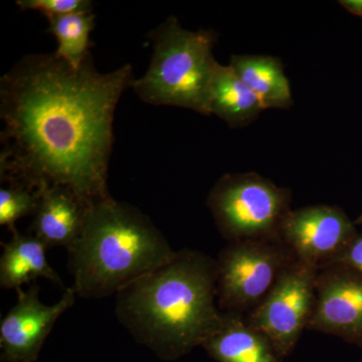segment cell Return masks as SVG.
<instances>
[{"label":"cell","instance_id":"cell-1","mask_svg":"<svg viewBox=\"0 0 362 362\" xmlns=\"http://www.w3.org/2000/svg\"><path fill=\"white\" fill-rule=\"evenodd\" d=\"M134 81L131 65L100 73L90 52L78 69L54 52L23 57L0 78L2 182L66 187L90 206L110 199L114 116Z\"/></svg>","mask_w":362,"mask_h":362},{"label":"cell","instance_id":"cell-2","mask_svg":"<svg viewBox=\"0 0 362 362\" xmlns=\"http://www.w3.org/2000/svg\"><path fill=\"white\" fill-rule=\"evenodd\" d=\"M116 315L132 337L166 361L202 346L218 329L216 262L183 249L116 295Z\"/></svg>","mask_w":362,"mask_h":362},{"label":"cell","instance_id":"cell-3","mask_svg":"<svg viewBox=\"0 0 362 362\" xmlns=\"http://www.w3.org/2000/svg\"><path fill=\"white\" fill-rule=\"evenodd\" d=\"M68 252L77 296L102 299L168 263L176 252L146 214L110 197L90 206Z\"/></svg>","mask_w":362,"mask_h":362},{"label":"cell","instance_id":"cell-4","mask_svg":"<svg viewBox=\"0 0 362 362\" xmlns=\"http://www.w3.org/2000/svg\"><path fill=\"white\" fill-rule=\"evenodd\" d=\"M148 37L153 45L146 73L135 78L132 89L145 103L173 106L211 116L209 87L218 62L213 49V30H185L175 16H169Z\"/></svg>","mask_w":362,"mask_h":362},{"label":"cell","instance_id":"cell-5","mask_svg":"<svg viewBox=\"0 0 362 362\" xmlns=\"http://www.w3.org/2000/svg\"><path fill=\"white\" fill-rule=\"evenodd\" d=\"M207 206L228 242L280 239L291 209V192L255 173L226 175L209 192Z\"/></svg>","mask_w":362,"mask_h":362},{"label":"cell","instance_id":"cell-6","mask_svg":"<svg viewBox=\"0 0 362 362\" xmlns=\"http://www.w3.org/2000/svg\"><path fill=\"white\" fill-rule=\"evenodd\" d=\"M295 259L281 239L228 243L216 259L218 309L247 315Z\"/></svg>","mask_w":362,"mask_h":362},{"label":"cell","instance_id":"cell-7","mask_svg":"<svg viewBox=\"0 0 362 362\" xmlns=\"http://www.w3.org/2000/svg\"><path fill=\"white\" fill-rule=\"evenodd\" d=\"M317 274L318 269L295 259L265 299L246 315L247 322L264 333L284 359L294 351L310 323L316 303Z\"/></svg>","mask_w":362,"mask_h":362},{"label":"cell","instance_id":"cell-8","mask_svg":"<svg viewBox=\"0 0 362 362\" xmlns=\"http://www.w3.org/2000/svg\"><path fill=\"white\" fill-rule=\"evenodd\" d=\"M357 233L340 207L318 204L290 211L281 226L280 239L298 261L319 270L334 262Z\"/></svg>","mask_w":362,"mask_h":362},{"label":"cell","instance_id":"cell-9","mask_svg":"<svg viewBox=\"0 0 362 362\" xmlns=\"http://www.w3.org/2000/svg\"><path fill=\"white\" fill-rule=\"evenodd\" d=\"M308 330L339 337L362 349V276L332 264L319 269L316 303Z\"/></svg>","mask_w":362,"mask_h":362},{"label":"cell","instance_id":"cell-10","mask_svg":"<svg viewBox=\"0 0 362 362\" xmlns=\"http://www.w3.org/2000/svg\"><path fill=\"white\" fill-rule=\"evenodd\" d=\"M18 302L0 323L2 361L33 362L59 320L75 303L73 288L65 290L58 303L45 305L40 300V287L33 283L28 291L16 290Z\"/></svg>","mask_w":362,"mask_h":362},{"label":"cell","instance_id":"cell-11","mask_svg":"<svg viewBox=\"0 0 362 362\" xmlns=\"http://www.w3.org/2000/svg\"><path fill=\"white\" fill-rule=\"evenodd\" d=\"M89 209V204L69 188H40L39 204L33 214V235L47 249L64 247L69 252L82 235Z\"/></svg>","mask_w":362,"mask_h":362},{"label":"cell","instance_id":"cell-12","mask_svg":"<svg viewBox=\"0 0 362 362\" xmlns=\"http://www.w3.org/2000/svg\"><path fill=\"white\" fill-rule=\"evenodd\" d=\"M216 362H286L245 314L223 312L218 329L202 346Z\"/></svg>","mask_w":362,"mask_h":362},{"label":"cell","instance_id":"cell-13","mask_svg":"<svg viewBox=\"0 0 362 362\" xmlns=\"http://www.w3.org/2000/svg\"><path fill=\"white\" fill-rule=\"evenodd\" d=\"M9 242L2 243L0 258V286L16 289L37 278H45L64 288L58 274L49 266L47 249L42 240L33 235H23L18 228L11 232Z\"/></svg>","mask_w":362,"mask_h":362},{"label":"cell","instance_id":"cell-14","mask_svg":"<svg viewBox=\"0 0 362 362\" xmlns=\"http://www.w3.org/2000/svg\"><path fill=\"white\" fill-rule=\"evenodd\" d=\"M209 110L230 127L252 122L264 110L257 95L230 66L216 64L209 87Z\"/></svg>","mask_w":362,"mask_h":362},{"label":"cell","instance_id":"cell-15","mask_svg":"<svg viewBox=\"0 0 362 362\" xmlns=\"http://www.w3.org/2000/svg\"><path fill=\"white\" fill-rule=\"evenodd\" d=\"M230 68L257 95L267 109H288L292 106L291 88L282 62L270 56L235 54Z\"/></svg>","mask_w":362,"mask_h":362},{"label":"cell","instance_id":"cell-16","mask_svg":"<svg viewBox=\"0 0 362 362\" xmlns=\"http://www.w3.org/2000/svg\"><path fill=\"white\" fill-rule=\"evenodd\" d=\"M47 20L49 23L47 32L58 40L56 56L73 68H80L90 52V35L95 28V14L75 13L52 16Z\"/></svg>","mask_w":362,"mask_h":362},{"label":"cell","instance_id":"cell-17","mask_svg":"<svg viewBox=\"0 0 362 362\" xmlns=\"http://www.w3.org/2000/svg\"><path fill=\"white\" fill-rule=\"evenodd\" d=\"M6 182L7 187L0 188V225L13 232L16 228V221L35 214L39 204L40 190L18 181Z\"/></svg>","mask_w":362,"mask_h":362},{"label":"cell","instance_id":"cell-18","mask_svg":"<svg viewBox=\"0 0 362 362\" xmlns=\"http://www.w3.org/2000/svg\"><path fill=\"white\" fill-rule=\"evenodd\" d=\"M21 11H35L47 18L75 13H93L90 0H18Z\"/></svg>","mask_w":362,"mask_h":362},{"label":"cell","instance_id":"cell-19","mask_svg":"<svg viewBox=\"0 0 362 362\" xmlns=\"http://www.w3.org/2000/svg\"><path fill=\"white\" fill-rule=\"evenodd\" d=\"M332 264L349 267L362 276V233H357L349 247L330 265Z\"/></svg>","mask_w":362,"mask_h":362},{"label":"cell","instance_id":"cell-20","mask_svg":"<svg viewBox=\"0 0 362 362\" xmlns=\"http://www.w3.org/2000/svg\"><path fill=\"white\" fill-rule=\"evenodd\" d=\"M339 4L350 13L362 18V0H341Z\"/></svg>","mask_w":362,"mask_h":362},{"label":"cell","instance_id":"cell-21","mask_svg":"<svg viewBox=\"0 0 362 362\" xmlns=\"http://www.w3.org/2000/svg\"><path fill=\"white\" fill-rule=\"evenodd\" d=\"M354 225H362V213L358 218H356V221H354Z\"/></svg>","mask_w":362,"mask_h":362}]
</instances>
